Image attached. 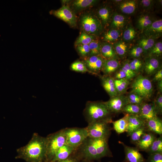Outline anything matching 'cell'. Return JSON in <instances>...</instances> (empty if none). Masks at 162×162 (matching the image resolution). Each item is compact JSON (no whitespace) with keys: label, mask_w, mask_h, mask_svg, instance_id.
Returning a JSON list of instances; mask_svg holds the SVG:
<instances>
[{"label":"cell","mask_w":162,"mask_h":162,"mask_svg":"<svg viewBox=\"0 0 162 162\" xmlns=\"http://www.w3.org/2000/svg\"><path fill=\"white\" fill-rule=\"evenodd\" d=\"M75 152L81 160L91 161L105 157H112L108 140L88 137Z\"/></svg>","instance_id":"cell-1"},{"label":"cell","mask_w":162,"mask_h":162,"mask_svg":"<svg viewBox=\"0 0 162 162\" xmlns=\"http://www.w3.org/2000/svg\"><path fill=\"white\" fill-rule=\"evenodd\" d=\"M46 137L34 133L29 142L18 148L16 158L24 160L26 162H41L46 161Z\"/></svg>","instance_id":"cell-2"},{"label":"cell","mask_w":162,"mask_h":162,"mask_svg":"<svg viewBox=\"0 0 162 162\" xmlns=\"http://www.w3.org/2000/svg\"><path fill=\"white\" fill-rule=\"evenodd\" d=\"M83 115L88 124L99 121L111 123V114L104 102L88 101Z\"/></svg>","instance_id":"cell-3"},{"label":"cell","mask_w":162,"mask_h":162,"mask_svg":"<svg viewBox=\"0 0 162 162\" xmlns=\"http://www.w3.org/2000/svg\"><path fill=\"white\" fill-rule=\"evenodd\" d=\"M46 161L50 162L59 148L65 144L66 137L64 129L50 134L46 137Z\"/></svg>","instance_id":"cell-4"},{"label":"cell","mask_w":162,"mask_h":162,"mask_svg":"<svg viewBox=\"0 0 162 162\" xmlns=\"http://www.w3.org/2000/svg\"><path fill=\"white\" fill-rule=\"evenodd\" d=\"M131 92L135 93L143 99H149L153 92V88L150 80L142 75L138 76L133 82Z\"/></svg>","instance_id":"cell-5"},{"label":"cell","mask_w":162,"mask_h":162,"mask_svg":"<svg viewBox=\"0 0 162 162\" xmlns=\"http://www.w3.org/2000/svg\"><path fill=\"white\" fill-rule=\"evenodd\" d=\"M110 124L106 121H99L88 124L86 127L88 136L108 140L112 130Z\"/></svg>","instance_id":"cell-6"},{"label":"cell","mask_w":162,"mask_h":162,"mask_svg":"<svg viewBox=\"0 0 162 162\" xmlns=\"http://www.w3.org/2000/svg\"><path fill=\"white\" fill-rule=\"evenodd\" d=\"M64 130L66 137L65 144L75 149L88 137L86 128H66L64 129Z\"/></svg>","instance_id":"cell-7"},{"label":"cell","mask_w":162,"mask_h":162,"mask_svg":"<svg viewBox=\"0 0 162 162\" xmlns=\"http://www.w3.org/2000/svg\"><path fill=\"white\" fill-rule=\"evenodd\" d=\"M80 24L84 32L90 35H98L103 31V26L97 16L91 13L82 16Z\"/></svg>","instance_id":"cell-8"},{"label":"cell","mask_w":162,"mask_h":162,"mask_svg":"<svg viewBox=\"0 0 162 162\" xmlns=\"http://www.w3.org/2000/svg\"><path fill=\"white\" fill-rule=\"evenodd\" d=\"M50 13L64 21L71 27L76 25V16L70 8L67 5H64L56 10H52Z\"/></svg>","instance_id":"cell-9"},{"label":"cell","mask_w":162,"mask_h":162,"mask_svg":"<svg viewBox=\"0 0 162 162\" xmlns=\"http://www.w3.org/2000/svg\"><path fill=\"white\" fill-rule=\"evenodd\" d=\"M104 102L110 111L115 113L122 112L123 108L128 104L127 96L124 94L110 98L108 101Z\"/></svg>","instance_id":"cell-10"},{"label":"cell","mask_w":162,"mask_h":162,"mask_svg":"<svg viewBox=\"0 0 162 162\" xmlns=\"http://www.w3.org/2000/svg\"><path fill=\"white\" fill-rule=\"evenodd\" d=\"M83 59L89 73L98 75L102 71L105 59L101 55L89 56Z\"/></svg>","instance_id":"cell-11"},{"label":"cell","mask_w":162,"mask_h":162,"mask_svg":"<svg viewBox=\"0 0 162 162\" xmlns=\"http://www.w3.org/2000/svg\"><path fill=\"white\" fill-rule=\"evenodd\" d=\"M119 143L124 147L125 154V162H145L143 155L136 147H131L121 141Z\"/></svg>","instance_id":"cell-12"},{"label":"cell","mask_w":162,"mask_h":162,"mask_svg":"<svg viewBox=\"0 0 162 162\" xmlns=\"http://www.w3.org/2000/svg\"><path fill=\"white\" fill-rule=\"evenodd\" d=\"M160 68V62L158 57L149 56L145 59L142 69L147 74H153Z\"/></svg>","instance_id":"cell-13"},{"label":"cell","mask_w":162,"mask_h":162,"mask_svg":"<svg viewBox=\"0 0 162 162\" xmlns=\"http://www.w3.org/2000/svg\"><path fill=\"white\" fill-rule=\"evenodd\" d=\"M142 32L144 36L154 39L161 36L162 33V19L156 20Z\"/></svg>","instance_id":"cell-14"},{"label":"cell","mask_w":162,"mask_h":162,"mask_svg":"<svg viewBox=\"0 0 162 162\" xmlns=\"http://www.w3.org/2000/svg\"><path fill=\"white\" fill-rule=\"evenodd\" d=\"M154 102L152 103H143L141 105L140 113L138 115L146 122L157 116Z\"/></svg>","instance_id":"cell-15"},{"label":"cell","mask_w":162,"mask_h":162,"mask_svg":"<svg viewBox=\"0 0 162 162\" xmlns=\"http://www.w3.org/2000/svg\"><path fill=\"white\" fill-rule=\"evenodd\" d=\"M156 138L154 133L146 131L142 136L140 139L135 144L136 147L140 151L147 152L151 144Z\"/></svg>","instance_id":"cell-16"},{"label":"cell","mask_w":162,"mask_h":162,"mask_svg":"<svg viewBox=\"0 0 162 162\" xmlns=\"http://www.w3.org/2000/svg\"><path fill=\"white\" fill-rule=\"evenodd\" d=\"M110 21L111 29L121 30L128 22L127 17L121 14L114 12L112 15Z\"/></svg>","instance_id":"cell-17"},{"label":"cell","mask_w":162,"mask_h":162,"mask_svg":"<svg viewBox=\"0 0 162 162\" xmlns=\"http://www.w3.org/2000/svg\"><path fill=\"white\" fill-rule=\"evenodd\" d=\"M138 2L135 0H122L118 4V9L123 15L132 14L137 9Z\"/></svg>","instance_id":"cell-18"},{"label":"cell","mask_w":162,"mask_h":162,"mask_svg":"<svg viewBox=\"0 0 162 162\" xmlns=\"http://www.w3.org/2000/svg\"><path fill=\"white\" fill-rule=\"evenodd\" d=\"M102 86L110 98L118 95L116 89L114 79L110 76L104 75L100 77Z\"/></svg>","instance_id":"cell-19"},{"label":"cell","mask_w":162,"mask_h":162,"mask_svg":"<svg viewBox=\"0 0 162 162\" xmlns=\"http://www.w3.org/2000/svg\"><path fill=\"white\" fill-rule=\"evenodd\" d=\"M145 127L146 131L162 135V121L157 116L146 122Z\"/></svg>","instance_id":"cell-20"},{"label":"cell","mask_w":162,"mask_h":162,"mask_svg":"<svg viewBox=\"0 0 162 162\" xmlns=\"http://www.w3.org/2000/svg\"><path fill=\"white\" fill-rule=\"evenodd\" d=\"M155 20L154 16L150 12L143 13L138 17L136 20V27L142 32Z\"/></svg>","instance_id":"cell-21"},{"label":"cell","mask_w":162,"mask_h":162,"mask_svg":"<svg viewBox=\"0 0 162 162\" xmlns=\"http://www.w3.org/2000/svg\"><path fill=\"white\" fill-rule=\"evenodd\" d=\"M128 126L127 133L128 136L133 131L145 126V122L138 115L128 114Z\"/></svg>","instance_id":"cell-22"},{"label":"cell","mask_w":162,"mask_h":162,"mask_svg":"<svg viewBox=\"0 0 162 162\" xmlns=\"http://www.w3.org/2000/svg\"><path fill=\"white\" fill-rule=\"evenodd\" d=\"M120 64L116 59L105 60L102 71L106 76H110L119 68Z\"/></svg>","instance_id":"cell-23"},{"label":"cell","mask_w":162,"mask_h":162,"mask_svg":"<svg viewBox=\"0 0 162 162\" xmlns=\"http://www.w3.org/2000/svg\"><path fill=\"white\" fill-rule=\"evenodd\" d=\"M75 149L74 148L65 144L59 148L50 162H54L66 159L70 156Z\"/></svg>","instance_id":"cell-24"},{"label":"cell","mask_w":162,"mask_h":162,"mask_svg":"<svg viewBox=\"0 0 162 162\" xmlns=\"http://www.w3.org/2000/svg\"><path fill=\"white\" fill-rule=\"evenodd\" d=\"M100 55L105 60L117 59L118 58L113 46L109 43H105L101 45Z\"/></svg>","instance_id":"cell-25"},{"label":"cell","mask_w":162,"mask_h":162,"mask_svg":"<svg viewBox=\"0 0 162 162\" xmlns=\"http://www.w3.org/2000/svg\"><path fill=\"white\" fill-rule=\"evenodd\" d=\"M128 114L124 113L123 118L116 121H112L113 129L118 134L127 132L128 126Z\"/></svg>","instance_id":"cell-26"},{"label":"cell","mask_w":162,"mask_h":162,"mask_svg":"<svg viewBox=\"0 0 162 162\" xmlns=\"http://www.w3.org/2000/svg\"><path fill=\"white\" fill-rule=\"evenodd\" d=\"M110 8L104 6L100 8L97 12V17L103 26H106L109 23L112 16Z\"/></svg>","instance_id":"cell-27"},{"label":"cell","mask_w":162,"mask_h":162,"mask_svg":"<svg viewBox=\"0 0 162 162\" xmlns=\"http://www.w3.org/2000/svg\"><path fill=\"white\" fill-rule=\"evenodd\" d=\"M128 44L122 40L114 43L113 46L118 56L123 58L126 56L129 51Z\"/></svg>","instance_id":"cell-28"},{"label":"cell","mask_w":162,"mask_h":162,"mask_svg":"<svg viewBox=\"0 0 162 162\" xmlns=\"http://www.w3.org/2000/svg\"><path fill=\"white\" fill-rule=\"evenodd\" d=\"M122 34L121 30L111 28L104 34L103 40L108 43L116 42Z\"/></svg>","instance_id":"cell-29"},{"label":"cell","mask_w":162,"mask_h":162,"mask_svg":"<svg viewBox=\"0 0 162 162\" xmlns=\"http://www.w3.org/2000/svg\"><path fill=\"white\" fill-rule=\"evenodd\" d=\"M155 39L144 36L140 38L138 42V45L141 47L144 53L147 54L155 44Z\"/></svg>","instance_id":"cell-30"},{"label":"cell","mask_w":162,"mask_h":162,"mask_svg":"<svg viewBox=\"0 0 162 162\" xmlns=\"http://www.w3.org/2000/svg\"><path fill=\"white\" fill-rule=\"evenodd\" d=\"M98 1L96 0H76L73 2L72 6L75 10H80L94 5Z\"/></svg>","instance_id":"cell-31"},{"label":"cell","mask_w":162,"mask_h":162,"mask_svg":"<svg viewBox=\"0 0 162 162\" xmlns=\"http://www.w3.org/2000/svg\"><path fill=\"white\" fill-rule=\"evenodd\" d=\"M137 32L132 26H129L126 28L122 34L123 41L129 44L133 41L136 37Z\"/></svg>","instance_id":"cell-32"},{"label":"cell","mask_w":162,"mask_h":162,"mask_svg":"<svg viewBox=\"0 0 162 162\" xmlns=\"http://www.w3.org/2000/svg\"><path fill=\"white\" fill-rule=\"evenodd\" d=\"M114 82L118 95L124 94L126 92L130 83L129 81L126 79H115Z\"/></svg>","instance_id":"cell-33"},{"label":"cell","mask_w":162,"mask_h":162,"mask_svg":"<svg viewBox=\"0 0 162 162\" xmlns=\"http://www.w3.org/2000/svg\"><path fill=\"white\" fill-rule=\"evenodd\" d=\"M147 152L150 154H151L162 153V135L157 138L153 142Z\"/></svg>","instance_id":"cell-34"},{"label":"cell","mask_w":162,"mask_h":162,"mask_svg":"<svg viewBox=\"0 0 162 162\" xmlns=\"http://www.w3.org/2000/svg\"><path fill=\"white\" fill-rule=\"evenodd\" d=\"M95 36L90 35L84 32H82L76 40V46L80 44H89L95 39Z\"/></svg>","instance_id":"cell-35"},{"label":"cell","mask_w":162,"mask_h":162,"mask_svg":"<svg viewBox=\"0 0 162 162\" xmlns=\"http://www.w3.org/2000/svg\"><path fill=\"white\" fill-rule=\"evenodd\" d=\"M141 105L128 104L122 110V112L129 115H139L140 111Z\"/></svg>","instance_id":"cell-36"},{"label":"cell","mask_w":162,"mask_h":162,"mask_svg":"<svg viewBox=\"0 0 162 162\" xmlns=\"http://www.w3.org/2000/svg\"><path fill=\"white\" fill-rule=\"evenodd\" d=\"M71 70L81 73L88 72L89 73L83 61H76L72 63L70 66Z\"/></svg>","instance_id":"cell-37"},{"label":"cell","mask_w":162,"mask_h":162,"mask_svg":"<svg viewBox=\"0 0 162 162\" xmlns=\"http://www.w3.org/2000/svg\"><path fill=\"white\" fill-rule=\"evenodd\" d=\"M88 45L90 49V54L89 56L100 55L101 45L99 41L94 39Z\"/></svg>","instance_id":"cell-38"},{"label":"cell","mask_w":162,"mask_h":162,"mask_svg":"<svg viewBox=\"0 0 162 162\" xmlns=\"http://www.w3.org/2000/svg\"><path fill=\"white\" fill-rule=\"evenodd\" d=\"M146 131L145 127L144 126L132 132L129 135L131 142L135 145L140 139L143 134Z\"/></svg>","instance_id":"cell-39"},{"label":"cell","mask_w":162,"mask_h":162,"mask_svg":"<svg viewBox=\"0 0 162 162\" xmlns=\"http://www.w3.org/2000/svg\"><path fill=\"white\" fill-rule=\"evenodd\" d=\"M138 2V5L144 13H148L153 8L154 1L152 0H142Z\"/></svg>","instance_id":"cell-40"},{"label":"cell","mask_w":162,"mask_h":162,"mask_svg":"<svg viewBox=\"0 0 162 162\" xmlns=\"http://www.w3.org/2000/svg\"><path fill=\"white\" fill-rule=\"evenodd\" d=\"M129 62L131 68L136 74L142 69L144 62L142 59L134 58Z\"/></svg>","instance_id":"cell-41"},{"label":"cell","mask_w":162,"mask_h":162,"mask_svg":"<svg viewBox=\"0 0 162 162\" xmlns=\"http://www.w3.org/2000/svg\"><path fill=\"white\" fill-rule=\"evenodd\" d=\"M128 60L124 62L120 68L125 73L127 79L130 81L135 77L137 74L132 70Z\"/></svg>","instance_id":"cell-42"},{"label":"cell","mask_w":162,"mask_h":162,"mask_svg":"<svg viewBox=\"0 0 162 162\" xmlns=\"http://www.w3.org/2000/svg\"><path fill=\"white\" fill-rule=\"evenodd\" d=\"M162 54V43L161 41L155 43L148 53V56L158 57Z\"/></svg>","instance_id":"cell-43"},{"label":"cell","mask_w":162,"mask_h":162,"mask_svg":"<svg viewBox=\"0 0 162 162\" xmlns=\"http://www.w3.org/2000/svg\"><path fill=\"white\" fill-rule=\"evenodd\" d=\"M127 97L128 104L141 105L143 103V99L133 92H130Z\"/></svg>","instance_id":"cell-44"},{"label":"cell","mask_w":162,"mask_h":162,"mask_svg":"<svg viewBox=\"0 0 162 162\" xmlns=\"http://www.w3.org/2000/svg\"><path fill=\"white\" fill-rule=\"evenodd\" d=\"M76 47L79 55L83 59L89 57L90 49L88 44H80Z\"/></svg>","instance_id":"cell-45"},{"label":"cell","mask_w":162,"mask_h":162,"mask_svg":"<svg viewBox=\"0 0 162 162\" xmlns=\"http://www.w3.org/2000/svg\"><path fill=\"white\" fill-rule=\"evenodd\" d=\"M129 54L132 58H139L144 53L142 48L138 45L133 47L128 51Z\"/></svg>","instance_id":"cell-46"},{"label":"cell","mask_w":162,"mask_h":162,"mask_svg":"<svg viewBox=\"0 0 162 162\" xmlns=\"http://www.w3.org/2000/svg\"><path fill=\"white\" fill-rule=\"evenodd\" d=\"M145 162H162V153H154L149 154Z\"/></svg>","instance_id":"cell-47"},{"label":"cell","mask_w":162,"mask_h":162,"mask_svg":"<svg viewBox=\"0 0 162 162\" xmlns=\"http://www.w3.org/2000/svg\"><path fill=\"white\" fill-rule=\"evenodd\" d=\"M155 107L158 115L161 114L162 112V95L160 94L155 101H154Z\"/></svg>","instance_id":"cell-48"},{"label":"cell","mask_w":162,"mask_h":162,"mask_svg":"<svg viewBox=\"0 0 162 162\" xmlns=\"http://www.w3.org/2000/svg\"><path fill=\"white\" fill-rule=\"evenodd\" d=\"M75 150L70 156L66 159L54 162H80L81 160L76 153Z\"/></svg>","instance_id":"cell-49"},{"label":"cell","mask_w":162,"mask_h":162,"mask_svg":"<svg viewBox=\"0 0 162 162\" xmlns=\"http://www.w3.org/2000/svg\"><path fill=\"white\" fill-rule=\"evenodd\" d=\"M114 78L115 79L117 80H120L124 79H127V76L124 72L120 68H119L116 72Z\"/></svg>","instance_id":"cell-50"},{"label":"cell","mask_w":162,"mask_h":162,"mask_svg":"<svg viewBox=\"0 0 162 162\" xmlns=\"http://www.w3.org/2000/svg\"><path fill=\"white\" fill-rule=\"evenodd\" d=\"M162 80V68L158 70L155 73L153 79L154 82H158Z\"/></svg>","instance_id":"cell-51"},{"label":"cell","mask_w":162,"mask_h":162,"mask_svg":"<svg viewBox=\"0 0 162 162\" xmlns=\"http://www.w3.org/2000/svg\"><path fill=\"white\" fill-rule=\"evenodd\" d=\"M157 87L159 91L162 93V80L158 82Z\"/></svg>","instance_id":"cell-52"},{"label":"cell","mask_w":162,"mask_h":162,"mask_svg":"<svg viewBox=\"0 0 162 162\" xmlns=\"http://www.w3.org/2000/svg\"><path fill=\"white\" fill-rule=\"evenodd\" d=\"M80 162H92L91 161L86 160H81Z\"/></svg>","instance_id":"cell-53"},{"label":"cell","mask_w":162,"mask_h":162,"mask_svg":"<svg viewBox=\"0 0 162 162\" xmlns=\"http://www.w3.org/2000/svg\"><path fill=\"white\" fill-rule=\"evenodd\" d=\"M41 162H48L46 161H44Z\"/></svg>","instance_id":"cell-54"},{"label":"cell","mask_w":162,"mask_h":162,"mask_svg":"<svg viewBox=\"0 0 162 162\" xmlns=\"http://www.w3.org/2000/svg\"><path fill=\"white\" fill-rule=\"evenodd\" d=\"M109 162H111V161H109Z\"/></svg>","instance_id":"cell-55"}]
</instances>
